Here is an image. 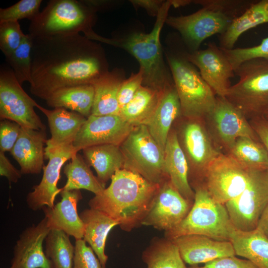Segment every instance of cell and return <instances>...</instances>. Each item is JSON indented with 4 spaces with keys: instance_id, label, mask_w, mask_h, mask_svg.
<instances>
[{
    "instance_id": "obj_1",
    "label": "cell",
    "mask_w": 268,
    "mask_h": 268,
    "mask_svg": "<svg viewBox=\"0 0 268 268\" xmlns=\"http://www.w3.org/2000/svg\"><path fill=\"white\" fill-rule=\"evenodd\" d=\"M31 57L30 90L45 100L59 89L92 84L108 71L101 48L80 34L32 37Z\"/></svg>"
},
{
    "instance_id": "obj_2",
    "label": "cell",
    "mask_w": 268,
    "mask_h": 268,
    "mask_svg": "<svg viewBox=\"0 0 268 268\" xmlns=\"http://www.w3.org/2000/svg\"><path fill=\"white\" fill-rule=\"evenodd\" d=\"M110 185L90 200V208L99 210L130 232L142 225L161 185L123 168L116 172Z\"/></svg>"
},
{
    "instance_id": "obj_3",
    "label": "cell",
    "mask_w": 268,
    "mask_h": 268,
    "mask_svg": "<svg viewBox=\"0 0 268 268\" xmlns=\"http://www.w3.org/2000/svg\"><path fill=\"white\" fill-rule=\"evenodd\" d=\"M172 0L164 1L152 30L148 33H133L123 38H108L96 34L94 40L123 49L139 62L143 71L142 85L162 91L174 83L166 67L160 41V35Z\"/></svg>"
},
{
    "instance_id": "obj_4",
    "label": "cell",
    "mask_w": 268,
    "mask_h": 268,
    "mask_svg": "<svg viewBox=\"0 0 268 268\" xmlns=\"http://www.w3.org/2000/svg\"><path fill=\"white\" fill-rule=\"evenodd\" d=\"M193 205L186 217L172 230L165 232L169 240L187 235H201L230 241L236 230L224 204L216 201L204 186L195 188Z\"/></svg>"
},
{
    "instance_id": "obj_5",
    "label": "cell",
    "mask_w": 268,
    "mask_h": 268,
    "mask_svg": "<svg viewBox=\"0 0 268 268\" xmlns=\"http://www.w3.org/2000/svg\"><path fill=\"white\" fill-rule=\"evenodd\" d=\"M166 59L185 119L206 118L214 109L217 96L185 53L167 54Z\"/></svg>"
},
{
    "instance_id": "obj_6",
    "label": "cell",
    "mask_w": 268,
    "mask_h": 268,
    "mask_svg": "<svg viewBox=\"0 0 268 268\" xmlns=\"http://www.w3.org/2000/svg\"><path fill=\"white\" fill-rule=\"evenodd\" d=\"M95 11L82 0H51L30 21L29 33L32 37L68 35L83 32L88 37Z\"/></svg>"
},
{
    "instance_id": "obj_7",
    "label": "cell",
    "mask_w": 268,
    "mask_h": 268,
    "mask_svg": "<svg viewBox=\"0 0 268 268\" xmlns=\"http://www.w3.org/2000/svg\"><path fill=\"white\" fill-rule=\"evenodd\" d=\"M234 72L239 81L231 86L225 97L247 119L263 116L268 108V59L246 61Z\"/></svg>"
},
{
    "instance_id": "obj_8",
    "label": "cell",
    "mask_w": 268,
    "mask_h": 268,
    "mask_svg": "<svg viewBox=\"0 0 268 268\" xmlns=\"http://www.w3.org/2000/svg\"><path fill=\"white\" fill-rule=\"evenodd\" d=\"M120 146L125 158L124 168L158 185L169 179L164 167V152L145 125L134 127Z\"/></svg>"
},
{
    "instance_id": "obj_9",
    "label": "cell",
    "mask_w": 268,
    "mask_h": 268,
    "mask_svg": "<svg viewBox=\"0 0 268 268\" xmlns=\"http://www.w3.org/2000/svg\"><path fill=\"white\" fill-rule=\"evenodd\" d=\"M253 171L229 154L220 153L205 170L204 187L214 200L225 204L246 189Z\"/></svg>"
},
{
    "instance_id": "obj_10",
    "label": "cell",
    "mask_w": 268,
    "mask_h": 268,
    "mask_svg": "<svg viewBox=\"0 0 268 268\" xmlns=\"http://www.w3.org/2000/svg\"><path fill=\"white\" fill-rule=\"evenodd\" d=\"M38 105L24 90L11 68L0 67V119L14 122L21 127L37 131L46 127L35 111Z\"/></svg>"
},
{
    "instance_id": "obj_11",
    "label": "cell",
    "mask_w": 268,
    "mask_h": 268,
    "mask_svg": "<svg viewBox=\"0 0 268 268\" xmlns=\"http://www.w3.org/2000/svg\"><path fill=\"white\" fill-rule=\"evenodd\" d=\"M268 204V170H253L246 189L224 205L236 230L249 231L257 228Z\"/></svg>"
},
{
    "instance_id": "obj_12",
    "label": "cell",
    "mask_w": 268,
    "mask_h": 268,
    "mask_svg": "<svg viewBox=\"0 0 268 268\" xmlns=\"http://www.w3.org/2000/svg\"><path fill=\"white\" fill-rule=\"evenodd\" d=\"M185 16H168L165 23L177 30L192 52L199 50L202 42L208 37L223 34L233 20L223 12L207 6Z\"/></svg>"
},
{
    "instance_id": "obj_13",
    "label": "cell",
    "mask_w": 268,
    "mask_h": 268,
    "mask_svg": "<svg viewBox=\"0 0 268 268\" xmlns=\"http://www.w3.org/2000/svg\"><path fill=\"white\" fill-rule=\"evenodd\" d=\"M77 152L73 144L48 148H45V158L48 159L43 167V174L40 182L33 187V191L26 197L28 206L36 211L44 206H54L55 198L62 188L57 186L60 178L61 170L66 162L70 160Z\"/></svg>"
},
{
    "instance_id": "obj_14",
    "label": "cell",
    "mask_w": 268,
    "mask_h": 268,
    "mask_svg": "<svg viewBox=\"0 0 268 268\" xmlns=\"http://www.w3.org/2000/svg\"><path fill=\"white\" fill-rule=\"evenodd\" d=\"M193 202L185 199L168 179L160 186L142 225L170 231L186 217Z\"/></svg>"
},
{
    "instance_id": "obj_15",
    "label": "cell",
    "mask_w": 268,
    "mask_h": 268,
    "mask_svg": "<svg viewBox=\"0 0 268 268\" xmlns=\"http://www.w3.org/2000/svg\"><path fill=\"white\" fill-rule=\"evenodd\" d=\"M185 119L177 134L189 164V175L203 176L208 165L221 153L214 146L202 120Z\"/></svg>"
},
{
    "instance_id": "obj_16",
    "label": "cell",
    "mask_w": 268,
    "mask_h": 268,
    "mask_svg": "<svg viewBox=\"0 0 268 268\" xmlns=\"http://www.w3.org/2000/svg\"><path fill=\"white\" fill-rule=\"evenodd\" d=\"M187 59L199 69L205 82L217 97H225L231 87L234 69L221 49L208 43L203 50L185 53Z\"/></svg>"
},
{
    "instance_id": "obj_17",
    "label": "cell",
    "mask_w": 268,
    "mask_h": 268,
    "mask_svg": "<svg viewBox=\"0 0 268 268\" xmlns=\"http://www.w3.org/2000/svg\"><path fill=\"white\" fill-rule=\"evenodd\" d=\"M134 127L119 115H91L80 128L73 145L77 152L96 145H120Z\"/></svg>"
},
{
    "instance_id": "obj_18",
    "label": "cell",
    "mask_w": 268,
    "mask_h": 268,
    "mask_svg": "<svg viewBox=\"0 0 268 268\" xmlns=\"http://www.w3.org/2000/svg\"><path fill=\"white\" fill-rule=\"evenodd\" d=\"M206 118L219 142L228 150L240 137L260 141L244 115L225 97L217 96L215 106Z\"/></svg>"
},
{
    "instance_id": "obj_19",
    "label": "cell",
    "mask_w": 268,
    "mask_h": 268,
    "mask_svg": "<svg viewBox=\"0 0 268 268\" xmlns=\"http://www.w3.org/2000/svg\"><path fill=\"white\" fill-rule=\"evenodd\" d=\"M50 230L45 216L23 230L14 247L9 268H53L43 245Z\"/></svg>"
},
{
    "instance_id": "obj_20",
    "label": "cell",
    "mask_w": 268,
    "mask_h": 268,
    "mask_svg": "<svg viewBox=\"0 0 268 268\" xmlns=\"http://www.w3.org/2000/svg\"><path fill=\"white\" fill-rule=\"evenodd\" d=\"M178 247L185 263L193 266L215 259L235 256L232 243L201 235H187L171 240Z\"/></svg>"
},
{
    "instance_id": "obj_21",
    "label": "cell",
    "mask_w": 268,
    "mask_h": 268,
    "mask_svg": "<svg viewBox=\"0 0 268 268\" xmlns=\"http://www.w3.org/2000/svg\"><path fill=\"white\" fill-rule=\"evenodd\" d=\"M61 200L53 207L42 208L50 229L64 231L75 240L83 238L84 224L77 212V204L82 199L80 190H62Z\"/></svg>"
},
{
    "instance_id": "obj_22",
    "label": "cell",
    "mask_w": 268,
    "mask_h": 268,
    "mask_svg": "<svg viewBox=\"0 0 268 268\" xmlns=\"http://www.w3.org/2000/svg\"><path fill=\"white\" fill-rule=\"evenodd\" d=\"M46 131L21 127V132L10 154L20 167L22 174H38L44 166Z\"/></svg>"
},
{
    "instance_id": "obj_23",
    "label": "cell",
    "mask_w": 268,
    "mask_h": 268,
    "mask_svg": "<svg viewBox=\"0 0 268 268\" xmlns=\"http://www.w3.org/2000/svg\"><path fill=\"white\" fill-rule=\"evenodd\" d=\"M181 116L180 103L173 83L162 91L155 110L145 125L163 152L172 126Z\"/></svg>"
},
{
    "instance_id": "obj_24",
    "label": "cell",
    "mask_w": 268,
    "mask_h": 268,
    "mask_svg": "<svg viewBox=\"0 0 268 268\" xmlns=\"http://www.w3.org/2000/svg\"><path fill=\"white\" fill-rule=\"evenodd\" d=\"M164 160L166 173L173 186L185 199L194 202L195 192L189 182V164L174 130L171 129L168 136Z\"/></svg>"
},
{
    "instance_id": "obj_25",
    "label": "cell",
    "mask_w": 268,
    "mask_h": 268,
    "mask_svg": "<svg viewBox=\"0 0 268 268\" xmlns=\"http://www.w3.org/2000/svg\"><path fill=\"white\" fill-rule=\"evenodd\" d=\"M36 108L46 116L51 137L46 141L48 148L73 144L86 118L63 108L46 109L38 104Z\"/></svg>"
},
{
    "instance_id": "obj_26",
    "label": "cell",
    "mask_w": 268,
    "mask_h": 268,
    "mask_svg": "<svg viewBox=\"0 0 268 268\" xmlns=\"http://www.w3.org/2000/svg\"><path fill=\"white\" fill-rule=\"evenodd\" d=\"M79 215L85 226L83 239L92 249L102 268H106L108 259L105 252L107 236L119 223L104 213L91 208L84 209Z\"/></svg>"
},
{
    "instance_id": "obj_27",
    "label": "cell",
    "mask_w": 268,
    "mask_h": 268,
    "mask_svg": "<svg viewBox=\"0 0 268 268\" xmlns=\"http://www.w3.org/2000/svg\"><path fill=\"white\" fill-rule=\"evenodd\" d=\"M82 151L86 163L94 169L98 178L105 184L117 171L124 168L125 158L120 145H96L86 147Z\"/></svg>"
},
{
    "instance_id": "obj_28",
    "label": "cell",
    "mask_w": 268,
    "mask_h": 268,
    "mask_svg": "<svg viewBox=\"0 0 268 268\" xmlns=\"http://www.w3.org/2000/svg\"><path fill=\"white\" fill-rule=\"evenodd\" d=\"M94 98L93 85L85 84L57 90L45 101L51 107L68 109L87 118L91 115Z\"/></svg>"
},
{
    "instance_id": "obj_29",
    "label": "cell",
    "mask_w": 268,
    "mask_h": 268,
    "mask_svg": "<svg viewBox=\"0 0 268 268\" xmlns=\"http://www.w3.org/2000/svg\"><path fill=\"white\" fill-rule=\"evenodd\" d=\"M268 23V0L255 1L239 17L234 19L226 31L219 36V47L232 49L245 32Z\"/></svg>"
},
{
    "instance_id": "obj_30",
    "label": "cell",
    "mask_w": 268,
    "mask_h": 268,
    "mask_svg": "<svg viewBox=\"0 0 268 268\" xmlns=\"http://www.w3.org/2000/svg\"><path fill=\"white\" fill-rule=\"evenodd\" d=\"M123 80L114 70L106 72L93 82L94 98L91 115H119L118 95Z\"/></svg>"
},
{
    "instance_id": "obj_31",
    "label": "cell",
    "mask_w": 268,
    "mask_h": 268,
    "mask_svg": "<svg viewBox=\"0 0 268 268\" xmlns=\"http://www.w3.org/2000/svg\"><path fill=\"white\" fill-rule=\"evenodd\" d=\"M230 241L236 255L250 261L258 268H268V238L258 228L249 231L236 229Z\"/></svg>"
},
{
    "instance_id": "obj_32",
    "label": "cell",
    "mask_w": 268,
    "mask_h": 268,
    "mask_svg": "<svg viewBox=\"0 0 268 268\" xmlns=\"http://www.w3.org/2000/svg\"><path fill=\"white\" fill-rule=\"evenodd\" d=\"M162 91L142 85L132 99L121 109L119 115L134 127L145 125L155 110Z\"/></svg>"
},
{
    "instance_id": "obj_33",
    "label": "cell",
    "mask_w": 268,
    "mask_h": 268,
    "mask_svg": "<svg viewBox=\"0 0 268 268\" xmlns=\"http://www.w3.org/2000/svg\"><path fill=\"white\" fill-rule=\"evenodd\" d=\"M70 160L64 168L67 181L63 190L84 189L91 192L95 195L104 191L106 184L93 174L90 166L80 154L76 153Z\"/></svg>"
},
{
    "instance_id": "obj_34",
    "label": "cell",
    "mask_w": 268,
    "mask_h": 268,
    "mask_svg": "<svg viewBox=\"0 0 268 268\" xmlns=\"http://www.w3.org/2000/svg\"><path fill=\"white\" fill-rule=\"evenodd\" d=\"M142 259L147 268H188L177 246L165 237L153 238L143 252Z\"/></svg>"
},
{
    "instance_id": "obj_35",
    "label": "cell",
    "mask_w": 268,
    "mask_h": 268,
    "mask_svg": "<svg viewBox=\"0 0 268 268\" xmlns=\"http://www.w3.org/2000/svg\"><path fill=\"white\" fill-rule=\"evenodd\" d=\"M228 150L230 155L249 169L268 170V152L259 140L240 137Z\"/></svg>"
},
{
    "instance_id": "obj_36",
    "label": "cell",
    "mask_w": 268,
    "mask_h": 268,
    "mask_svg": "<svg viewBox=\"0 0 268 268\" xmlns=\"http://www.w3.org/2000/svg\"><path fill=\"white\" fill-rule=\"evenodd\" d=\"M64 231L51 229L45 239L44 252L53 268H72L74 246Z\"/></svg>"
},
{
    "instance_id": "obj_37",
    "label": "cell",
    "mask_w": 268,
    "mask_h": 268,
    "mask_svg": "<svg viewBox=\"0 0 268 268\" xmlns=\"http://www.w3.org/2000/svg\"><path fill=\"white\" fill-rule=\"evenodd\" d=\"M32 37L29 34L25 37L18 48L10 55L5 57L20 84L31 82Z\"/></svg>"
},
{
    "instance_id": "obj_38",
    "label": "cell",
    "mask_w": 268,
    "mask_h": 268,
    "mask_svg": "<svg viewBox=\"0 0 268 268\" xmlns=\"http://www.w3.org/2000/svg\"><path fill=\"white\" fill-rule=\"evenodd\" d=\"M42 2V0H21L8 7L0 8V23L23 19L31 21L40 13Z\"/></svg>"
},
{
    "instance_id": "obj_39",
    "label": "cell",
    "mask_w": 268,
    "mask_h": 268,
    "mask_svg": "<svg viewBox=\"0 0 268 268\" xmlns=\"http://www.w3.org/2000/svg\"><path fill=\"white\" fill-rule=\"evenodd\" d=\"M25 35L18 21L0 23V49L5 57L10 55L18 48Z\"/></svg>"
},
{
    "instance_id": "obj_40",
    "label": "cell",
    "mask_w": 268,
    "mask_h": 268,
    "mask_svg": "<svg viewBox=\"0 0 268 268\" xmlns=\"http://www.w3.org/2000/svg\"><path fill=\"white\" fill-rule=\"evenodd\" d=\"M221 49L234 70L246 61L258 58L268 59V37L263 39L259 45L253 47L232 49Z\"/></svg>"
},
{
    "instance_id": "obj_41",
    "label": "cell",
    "mask_w": 268,
    "mask_h": 268,
    "mask_svg": "<svg viewBox=\"0 0 268 268\" xmlns=\"http://www.w3.org/2000/svg\"><path fill=\"white\" fill-rule=\"evenodd\" d=\"M193 2L219 10L233 20L240 16L254 1L246 0H197Z\"/></svg>"
},
{
    "instance_id": "obj_42",
    "label": "cell",
    "mask_w": 268,
    "mask_h": 268,
    "mask_svg": "<svg viewBox=\"0 0 268 268\" xmlns=\"http://www.w3.org/2000/svg\"><path fill=\"white\" fill-rule=\"evenodd\" d=\"M83 239L75 240L72 268H102L92 249Z\"/></svg>"
},
{
    "instance_id": "obj_43",
    "label": "cell",
    "mask_w": 268,
    "mask_h": 268,
    "mask_svg": "<svg viewBox=\"0 0 268 268\" xmlns=\"http://www.w3.org/2000/svg\"><path fill=\"white\" fill-rule=\"evenodd\" d=\"M143 81V71L140 69L137 73H132L128 78L123 80L118 95L120 110L132 99L142 85Z\"/></svg>"
},
{
    "instance_id": "obj_44",
    "label": "cell",
    "mask_w": 268,
    "mask_h": 268,
    "mask_svg": "<svg viewBox=\"0 0 268 268\" xmlns=\"http://www.w3.org/2000/svg\"><path fill=\"white\" fill-rule=\"evenodd\" d=\"M21 127L17 123L3 120L0 123V151L10 152L17 140Z\"/></svg>"
},
{
    "instance_id": "obj_45",
    "label": "cell",
    "mask_w": 268,
    "mask_h": 268,
    "mask_svg": "<svg viewBox=\"0 0 268 268\" xmlns=\"http://www.w3.org/2000/svg\"><path fill=\"white\" fill-rule=\"evenodd\" d=\"M189 268H258L247 259H242L235 256L220 257L207 262L203 266L197 265Z\"/></svg>"
},
{
    "instance_id": "obj_46",
    "label": "cell",
    "mask_w": 268,
    "mask_h": 268,
    "mask_svg": "<svg viewBox=\"0 0 268 268\" xmlns=\"http://www.w3.org/2000/svg\"><path fill=\"white\" fill-rule=\"evenodd\" d=\"M22 173L9 161L4 152L0 151V175L6 177L9 183H16L21 177Z\"/></svg>"
},
{
    "instance_id": "obj_47",
    "label": "cell",
    "mask_w": 268,
    "mask_h": 268,
    "mask_svg": "<svg viewBox=\"0 0 268 268\" xmlns=\"http://www.w3.org/2000/svg\"><path fill=\"white\" fill-rule=\"evenodd\" d=\"M250 123L268 152V120L262 116L251 119Z\"/></svg>"
},
{
    "instance_id": "obj_48",
    "label": "cell",
    "mask_w": 268,
    "mask_h": 268,
    "mask_svg": "<svg viewBox=\"0 0 268 268\" xmlns=\"http://www.w3.org/2000/svg\"><path fill=\"white\" fill-rule=\"evenodd\" d=\"M131 2L134 6L141 7L147 10L149 13L152 14L153 15H156L158 13L160 9L161 8L163 1L160 0H131Z\"/></svg>"
},
{
    "instance_id": "obj_49",
    "label": "cell",
    "mask_w": 268,
    "mask_h": 268,
    "mask_svg": "<svg viewBox=\"0 0 268 268\" xmlns=\"http://www.w3.org/2000/svg\"><path fill=\"white\" fill-rule=\"evenodd\" d=\"M256 228L260 230L268 238V204L261 214Z\"/></svg>"
},
{
    "instance_id": "obj_50",
    "label": "cell",
    "mask_w": 268,
    "mask_h": 268,
    "mask_svg": "<svg viewBox=\"0 0 268 268\" xmlns=\"http://www.w3.org/2000/svg\"><path fill=\"white\" fill-rule=\"evenodd\" d=\"M263 116L267 119L268 120V108H267V109L266 110V111H265Z\"/></svg>"
}]
</instances>
